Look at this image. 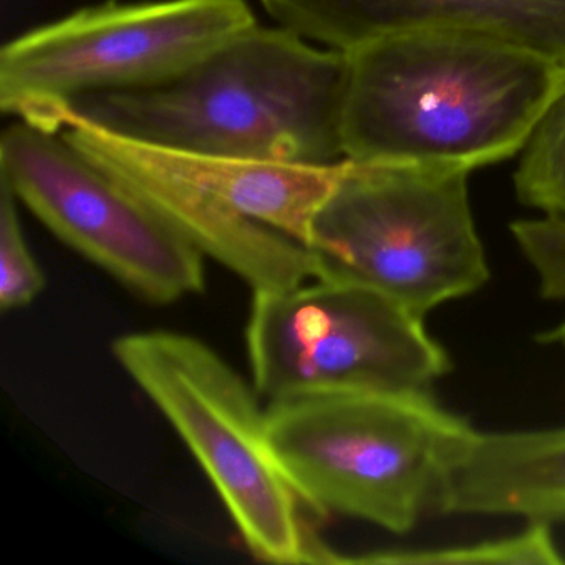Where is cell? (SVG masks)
I'll return each mask as SVG.
<instances>
[{"label":"cell","instance_id":"obj_10","mask_svg":"<svg viewBox=\"0 0 565 565\" xmlns=\"http://www.w3.org/2000/svg\"><path fill=\"white\" fill-rule=\"evenodd\" d=\"M313 44L350 51L412 29L471 32L524 49L565 72V0H259Z\"/></svg>","mask_w":565,"mask_h":565},{"label":"cell","instance_id":"obj_6","mask_svg":"<svg viewBox=\"0 0 565 565\" xmlns=\"http://www.w3.org/2000/svg\"><path fill=\"white\" fill-rule=\"evenodd\" d=\"M246 0H143L78 9L0 51V108L61 134L74 104L173 81L256 25Z\"/></svg>","mask_w":565,"mask_h":565},{"label":"cell","instance_id":"obj_16","mask_svg":"<svg viewBox=\"0 0 565 565\" xmlns=\"http://www.w3.org/2000/svg\"><path fill=\"white\" fill-rule=\"evenodd\" d=\"M509 230L537 277L541 297L565 300V220L551 216L519 220Z\"/></svg>","mask_w":565,"mask_h":565},{"label":"cell","instance_id":"obj_14","mask_svg":"<svg viewBox=\"0 0 565 565\" xmlns=\"http://www.w3.org/2000/svg\"><path fill=\"white\" fill-rule=\"evenodd\" d=\"M355 564H522L555 565L564 558L552 541L551 527L529 522V527L511 537L476 542L459 547L431 551L375 552L352 558Z\"/></svg>","mask_w":565,"mask_h":565},{"label":"cell","instance_id":"obj_5","mask_svg":"<svg viewBox=\"0 0 565 565\" xmlns=\"http://www.w3.org/2000/svg\"><path fill=\"white\" fill-rule=\"evenodd\" d=\"M469 173L347 160L313 220L316 279L366 287L422 319L481 290L491 269L472 217Z\"/></svg>","mask_w":565,"mask_h":565},{"label":"cell","instance_id":"obj_11","mask_svg":"<svg viewBox=\"0 0 565 565\" xmlns=\"http://www.w3.org/2000/svg\"><path fill=\"white\" fill-rule=\"evenodd\" d=\"M436 511L565 521V426L472 429L446 472Z\"/></svg>","mask_w":565,"mask_h":565},{"label":"cell","instance_id":"obj_12","mask_svg":"<svg viewBox=\"0 0 565 565\" xmlns=\"http://www.w3.org/2000/svg\"><path fill=\"white\" fill-rule=\"evenodd\" d=\"M135 143L164 173L307 247L313 220L347 167V160L337 164L282 163Z\"/></svg>","mask_w":565,"mask_h":565},{"label":"cell","instance_id":"obj_3","mask_svg":"<svg viewBox=\"0 0 565 565\" xmlns=\"http://www.w3.org/2000/svg\"><path fill=\"white\" fill-rule=\"evenodd\" d=\"M270 446L313 515L393 534L436 509L471 426L426 392L343 390L266 406Z\"/></svg>","mask_w":565,"mask_h":565},{"label":"cell","instance_id":"obj_9","mask_svg":"<svg viewBox=\"0 0 565 565\" xmlns=\"http://www.w3.org/2000/svg\"><path fill=\"white\" fill-rule=\"evenodd\" d=\"M61 135L200 247L204 256L241 277L253 292L286 289L319 276L309 247L164 173L145 158L134 140L72 114Z\"/></svg>","mask_w":565,"mask_h":565},{"label":"cell","instance_id":"obj_2","mask_svg":"<svg viewBox=\"0 0 565 565\" xmlns=\"http://www.w3.org/2000/svg\"><path fill=\"white\" fill-rule=\"evenodd\" d=\"M345 78V52L256 24L173 81L92 95L71 114L167 150L337 164Z\"/></svg>","mask_w":565,"mask_h":565},{"label":"cell","instance_id":"obj_1","mask_svg":"<svg viewBox=\"0 0 565 565\" xmlns=\"http://www.w3.org/2000/svg\"><path fill=\"white\" fill-rule=\"evenodd\" d=\"M345 55L343 151L356 163H499L565 92L551 62L471 32H392Z\"/></svg>","mask_w":565,"mask_h":565},{"label":"cell","instance_id":"obj_13","mask_svg":"<svg viewBox=\"0 0 565 565\" xmlns=\"http://www.w3.org/2000/svg\"><path fill=\"white\" fill-rule=\"evenodd\" d=\"M515 196L542 216L565 220V92L555 98L522 148Z\"/></svg>","mask_w":565,"mask_h":565},{"label":"cell","instance_id":"obj_15","mask_svg":"<svg viewBox=\"0 0 565 565\" xmlns=\"http://www.w3.org/2000/svg\"><path fill=\"white\" fill-rule=\"evenodd\" d=\"M18 198L0 180V307L4 312L31 306L45 287V276L29 249L18 213Z\"/></svg>","mask_w":565,"mask_h":565},{"label":"cell","instance_id":"obj_4","mask_svg":"<svg viewBox=\"0 0 565 565\" xmlns=\"http://www.w3.org/2000/svg\"><path fill=\"white\" fill-rule=\"evenodd\" d=\"M111 353L193 452L257 561L349 564L313 531L270 446L256 386L220 353L171 330L125 333Z\"/></svg>","mask_w":565,"mask_h":565},{"label":"cell","instance_id":"obj_8","mask_svg":"<svg viewBox=\"0 0 565 565\" xmlns=\"http://www.w3.org/2000/svg\"><path fill=\"white\" fill-rule=\"evenodd\" d=\"M0 180L85 259L145 302L206 289L203 250L61 134L15 121L0 140Z\"/></svg>","mask_w":565,"mask_h":565},{"label":"cell","instance_id":"obj_7","mask_svg":"<svg viewBox=\"0 0 565 565\" xmlns=\"http://www.w3.org/2000/svg\"><path fill=\"white\" fill-rule=\"evenodd\" d=\"M246 347L267 403L343 390L429 393L451 370L425 319L339 280L254 292Z\"/></svg>","mask_w":565,"mask_h":565},{"label":"cell","instance_id":"obj_17","mask_svg":"<svg viewBox=\"0 0 565 565\" xmlns=\"http://www.w3.org/2000/svg\"><path fill=\"white\" fill-rule=\"evenodd\" d=\"M539 342L547 343V345L561 347L565 350V320L555 326L554 329L539 335Z\"/></svg>","mask_w":565,"mask_h":565}]
</instances>
